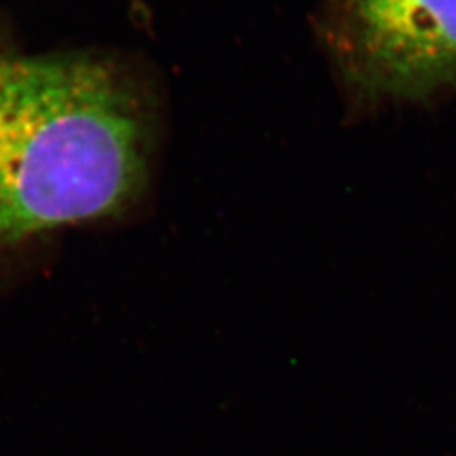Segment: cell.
<instances>
[{
    "label": "cell",
    "instance_id": "obj_1",
    "mask_svg": "<svg viewBox=\"0 0 456 456\" xmlns=\"http://www.w3.org/2000/svg\"><path fill=\"white\" fill-rule=\"evenodd\" d=\"M151 147L144 94L114 61L0 49V250L127 212Z\"/></svg>",
    "mask_w": 456,
    "mask_h": 456
},
{
    "label": "cell",
    "instance_id": "obj_2",
    "mask_svg": "<svg viewBox=\"0 0 456 456\" xmlns=\"http://www.w3.org/2000/svg\"><path fill=\"white\" fill-rule=\"evenodd\" d=\"M326 43L362 102L456 90V0H330Z\"/></svg>",
    "mask_w": 456,
    "mask_h": 456
}]
</instances>
